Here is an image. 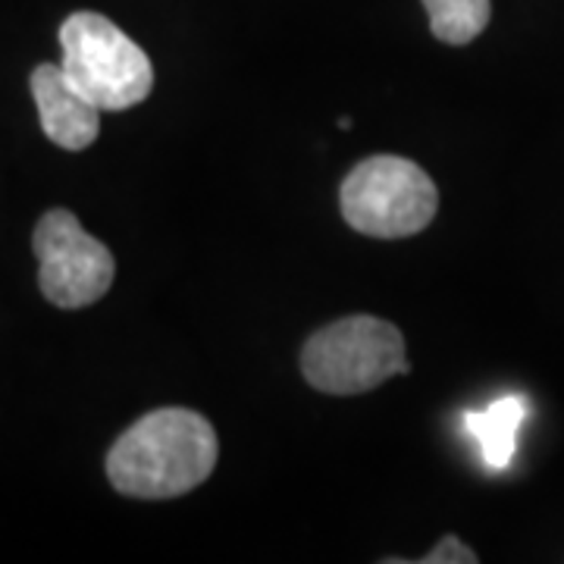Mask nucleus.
Wrapping results in <instances>:
<instances>
[{
	"instance_id": "obj_1",
	"label": "nucleus",
	"mask_w": 564,
	"mask_h": 564,
	"mask_svg": "<svg viewBox=\"0 0 564 564\" xmlns=\"http://www.w3.org/2000/svg\"><path fill=\"white\" fill-rule=\"evenodd\" d=\"M220 458L210 421L192 408H158L135 421L107 455V477L132 499H176L202 486Z\"/></svg>"
},
{
	"instance_id": "obj_2",
	"label": "nucleus",
	"mask_w": 564,
	"mask_h": 564,
	"mask_svg": "<svg viewBox=\"0 0 564 564\" xmlns=\"http://www.w3.org/2000/svg\"><path fill=\"white\" fill-rule=\"evenodd\" d=\"M61 66L69 82L101 110L139 107L154 88V66L120 25L79 10L61 25Z\"/></svg>"
},
{
	"instance_id": "obj_3",
	"label": "nucleus",
	"mask_w": 564,
	"mask_h": 564,
	"mask_svg": "<svg viewBox=\"0 0 564 564\" xmlns=\"http://www.w3.org/2000/svg\"><path fill=\"white\" fill-rule=\"evenodd\" d=\"M408 370L399 326L367 314L323 326L302 348L304 380L326 395H361Z\"/></svg>"
},
{
	"instance_id": "obj_4",
	"label": "nucleus",
	"mask_w": 564,
	"mask_h": 564,
	"mask_svg": "<svg viewBox=\"0 0 564 564\" xmlns=\"http://www.w3.org/2000/svg\"><path fill=\"white\" fill-rule=\"evenodd\" d=\"M339 204L345 223L355 232L373 239H404L433 223L440 192L414 161L377 154L345 176Z\"/></svg>"
},
{
	"instance_id": "obj_5",
	"label": "nucleus",
	"mask_w": 564,
	"mask_h": 564,
	"mask_svg": "<svg viewBox=\"0 0 564 564\" xmlns=\"http://www.w3.org/2000/svg\"><path fill=\"white\" fill-rule=\"evenodd\" d=\"M32 248L39 258V285L44 299L63 311L101 302L117 276L110 248L88 236L69 210H47L35 226Z\"/></svg>"
},
{
	"instance_id": "obj_6",
	"label": "nucleus",
	"mask_w": 564,
	"mask_h": 564,
	"mask_svg": "<svg viewBox=\"0 0 564 564\" xmlns=\"http://www.w3.org/2000/svg\"><path fill=\"white\" fill-rule=\"evenodd\" d=\"M32 98L39 107L41 129L63 151H85L101 132V107L88 101L69 82L63 66L41 63L32 73Z\"/></svg>"
},
{
	"instance_id": "obj_7",
	"label": "nucleus",
	"mask_w": 564,
	"mask_h": 564,
	"mask_svg": "<svg viewBox=\"0 0 564 564\" xmlns=\"http://www.w3.org/2000/svg\"><path fill=\"white\" fill-rule=\"evenodd\" d=\"M527 421V402L521 395H502L484 411H467L464 430L477 440L489 470H508L518 452V433Z\"/></svg>"
},
{
	"instance_id": "obj_8",
	"label": "nucleus",
	"mask_w": 564,
	"mask_h": 564,
	"mask_svg": "<svg viewBox=\"0 0 564 564\" xmlns=\"http://www.w3.org/2000/svg\"><path fill=\"white\" fill-rule=\"evenodd\" d=\"M423 7L433 35L452 47H464L477 35H484L492 17L489 0H423Z\"/></svg>"
},
{
	"instance_id": "obj_9",
	"label": "nucleus",
	"mask_w": 564,
	"mask_h": 564,
	"mask_svg": "<svg viewBox=\"0 0 564 564\" xmlns=\"http://www.w3.org/2000/svg\"><path fill=\"white\" fill-rule=\"evenodd\" d=\"M423 564H477V552L467 543H462L458 536H443L440 543L433 545L421 558Z\"/></svg>"
}]
</instances>
